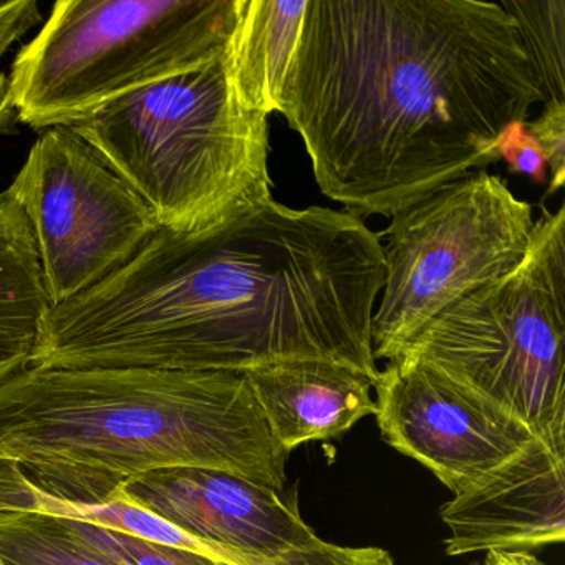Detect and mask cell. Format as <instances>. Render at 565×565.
<instances>
[{
  "label": "cell",
  "mask_w": 565,
  "mask_h": 565,
  "mask_svg": "<svg viewBox=\"0 0 565 565\" xmlns=\"http://www.w3.org/2000/svg\"><path fill=\"white\" fill-rule=\"evenodd\" d=\"M41 21V8L35 0H14L0 6V128L4 127L14 111L9 75L2 68L6 55L15 42L24 39Z\"/></svg>",
  "instance_id": "ac0fdd59"
},
{
  "label": "cell",
  "mask_w": 565,
  "mask_h": 565,
  "mask_svg": "<svg viewBox=\"0 0 565 565\" xmlns=\"http://www.w3.org/2000/svg\"><path fill=\"white\" fill-rule=\"evenodd\" d=\"M484 565H548L532 552H498L486 554Z\"/></svg>",
  "instance_id": "44dd1931"
},
{
  "label": "cell",
  "mask_w": 565,
  "mask_h": 565,
  "mask_svg": "<svg viewBox=\"0 0 565 565\" xmlns=\"http://www.w3.org/2000/svg\"><path fill=\"white\" fill-rule=\"evenodd\" d=\"M276 441L287 452L310 441L339 438L375 415L379 380L333 360L297 359L243 372Z\"/></svg>",
  "instance_id": "7c38bea8"
},
{
  "label": "cell",
  "mask_w": 565,
  "mask_h": 565,
  "mask_svg": "<svg viewBox=\"0 0 565 565\" xmlns=\"http://www.w3.org/2000/svg\"><path fill=\"white\" fill-rule=\"evenodd\" d=\"M0 565H124L81 537L61 515L0 512Z\"/></svg>",
  "instance_id": "9a60e30c"
},
{
  "label": "cell",
  "mask_w": 565,
  "mask_h": 565,
  "mask_svg": "<svg viewBox=\"0 0 565 565\" xmlns=\"http://www.w3.org/2000/svg\"><path fill=\"white\" fill-rule=\"evenodd\" d=\"M527 128L544 153L551 173L545 196H551L565 184V102H545L544 110L527 121Z\"/></svg>",
  "instance_id": "d6986e66"
},
{
  "label": "cell",
  "mask_w": 565,
  "mask_h": 565,
  "mask_svg": "<svg viewBox=\"0 0 565 565\" xmlns=\"http://www.w3.org/2000/svg\"><path fill=\"white\" fill-rule=\"evenodd\" d=\"M49 309L31 227L4 191L0 193V383L28 369Z\"/></svg>",
  "instance_id": "5bb4252c"
},
{
  "label": "cell",
  "mask_w": 565,
  "mask_h": 565,
  "mask_svg": "<svg viewBox=\"0 0 565 565\" xmlns=\"http://www.w3.org/2000/svg\"><path fill=\"white\" fill-rule=\"evenodd\" d=\"M532 204L495 174L469 173L392 217L372 320L375 360L392 362L443 310L505 276L531 243Z\"/></svg>",
  "instance_id": "52a82bcc"
},
{
  "label": "cell",
  "mask_w": 565,
  "mask_h": 565,
  "mask_svg": "<svg viewBox=\"0 0 565 565\" xmlns=\"http://www.w3.org/2000/svg\"><path fill=\"white\" fill-rule=\"evenodd\" d=\"M498 160L508 164L514 174H524L534 183L547 181V163L544 153L527 128V121H512L499 134L494 145Z\"/></svg>",
  "instance_id": "ffe728a7"
},
{
  "label": "cell",
  "mask_w": 565,
  "mask_h": 565,
  "mask_svg": "<svg viewBox=\"0 0 565 565\" xmlns=\"http://www.w3.org/2000/svg\"><path fill=\"white\" fill-rule=\"evenodd\" d=\"M379 234L332 207L276 200L194 231L158 230L120 269L42 319L29 366L246 372L347 363L379 380Z\"/></svg>",
  "instance_id": "6da1fadb"
},
{
  "label": "cell",
  "mask_w": 565,
  "mask_h": 565,
  "mask_svg": "<svg viewBox=\"0 0 565 565\" xmlns=\"http://www.w3.org/2000/svg\"><path fill=\"white\" fill-rule=\"evenodd\" d=\"M234 19L236 0H58L12 64V108L34 130L72 127L216 61Z\"/></svg>",
  "instance_id": "5b68a950"
},
{
  "label": "cell",
  "mask_w": 565,
  "mask_h": 565,
  "mask_svg": "<svg viewBox=\"0 0 565 565\" xmlns=\"http://www.w3.org/2000/svg\"><path fill=\"white\" fill-rule=\"evenodd\" d=\"M375 392L383 441L429 469L452 494L535 438L511 413L422 360L386 363Z\"/></svg>",
  "instance_id": "9c48e42d"
},
{
  "label": "cell",
  "mask_w": 565,
  "mask_h": 565,
  "mask_svg": "<svg viewBox=\"0 0 565 565\" xmlns=\"http://www.w3.org/2000/svg\"><path fill=\"white\" fill-rule=\"evenodd\" d=\"M398 356L422 360L524 423L565 439V207H542L522 263L443 310Z\"/></svg>",
  "instance_id": "8992f818"
},
{
  "label": "cell",
  "mask_w": 565,
  "mask_h": 565,
  "mask_svg": "<svg viewBox=\"0 0 565 565\" xmlns=\"http://www.w3.org/2000/svg\"><path fill=\"white\" fill-rule=\"evenodd\" d=\"M6 191L31 227L51 307L107 279L160 230L148 204L65 127L38 138Z\"/></svg>",
  "instance_id": "ba28073f"
},
{
  "label": "cell",
  "mask_w": 565,
  "mask_h": 565,
  "mask_svg": "<svg viewBox=\"0 0 565 565\" xmlns=\"http://www.w3.org/2000/svg\"><path fill=\"white\" fill-rule=\"evenodd\" d=\"M514 19L545 102H565V0H499Z\"/></svg>",
  "instance_id": "2e32d148"
},
{
  "label": "cell",
  "mask_w": 565,
  "mask_h": 565,
  "mask_svg": "<svg viewBox=\"0 0 565 565\" xmlns=\"http://www.w3.org/2000/svg\"><path fill=\"white\" fill-rule=\"evenodd\" d=\"M266 115L247 110L226 52L68 127L157 217L194 233L273 200Z\"/></svg>",
  "instance_id": "277c9868"
},
{
  "label": "cell",
  "mask_w": 565,
  "mask_h": 565,
  "mask_svg": "<svg viewBox=\"0 0 565 565\" xmlns=\"http://www.w3.org/2000/svg\"><path fill=\"white\" fill-rule=\"evenodd\" d=\"M537 104L499 2L309 0L279 114L322 194L359 217H393L498 161L499 134Z\"/></svg>",
  "instance_id": "7a4b0ae2"
},
{
  "label": "cell",
  "mask_w": 565,
  "mask_h": 565,
  "mask_svg": "<svg viewBox=\"0 0 565 565\" xmlns=\"http://www.w3.org/2000/svg\"><path fill=\"white\" fill-rule=\"evenodd\" d=\"M64 519L84 541L124 565H231L200 552L145 541L92 522Z\"/></svg>",
  "instance_id": "e0dca14e"
},
{
  "label": "cell",
  "mask_w": 565,
  "mask_h": 565,
  "mask_svg": "<svg viewBox=\"0 0 565 565\" xmlns=\"http://www.w3.org/2000/svg\"><path fill=\"white\" fill-rule=\"evenodd\" d=\"M287 458L239 372L28 366L0 383V461L120 482L211 468L282 491Z\"/></svg>",
  "instance_id": "3957f363"
},
{
  "label": "cell",
  "mask_w": 565,
  "mask_h": 565,
  "mask_svg": "<svg viewBox=\"0 0 565 565\" xmlns=\"http://www.w3.org/2000/svg\"><path fill=\"white\" fill-rule=\"evenodd\" d=\"M309 0H236L227 41L231 82L244 107L279 114L280 95L292 64Z\"/></svg>",
  "instance_id": "4fadbf2b"
},
{
  "label": "cell",
  "mask_w": 565,
  "mask_h": 565,
  "mask_svg": "<svg viewBox=\"0 0 565 565\" xmlns=\"http://www.w3.org/2000/svg\"><path fill=\"white\" fill-rule=\"evenodd\" d=\"M114 494L243 554L274 558L320 539L300 514L296 489L277 491L221 469H154L125 479Z\"/></svg>",
  "instance_id": "30bf717a"
},
{
  "label": "cell",
  "mask_w": 565,
  "mask_h": 565,
  "mask_svg": "<svg viewBox=\"0 0 565 565\" xmlns=\"http://www.w3.org/2000/svg\"><path fill=\"white\" fill-rule=\"evenodd\" d=\"M446 554L531 552L565 539V439L534 438L441 508Z\"/></svg>",
  "instance_id": "8fae6325"
}]
</instances>
